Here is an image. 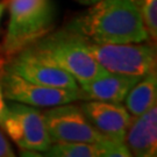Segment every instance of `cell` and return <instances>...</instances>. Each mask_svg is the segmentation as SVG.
Instances as JSON below:
<instances>
[{"label":"cell","mask_w":157,"mask_h":157,"mask_svg":"<svg viewBox=\"0 0 157 157\" xmlns=\"http://www.w3.org/2000/svg\"><path fill=\"white\" fill-rule=\"evenodd\" d=\"M67 29L94 43H140L148 40L135 0H101Z\"/></svg>","instance_id":"cell-1"},{"label":"cell","mask_w":157,"mask_h":157,"mask_svg":"<svg viewBox=\"0 0 157 157\" xmlns=\"http://www.w3.org/2000/svg\"><path fill=\"white\" fill-rule=\"evenodd\" d=\"M27 48L36 56L64 69L80 85L108 73L89 52L87 41L70 29L51 34Z\"/></svg>","instance_id":"cell-2"},{"label":"cell","mask_w":157,"mask_h":157,"mask_svg":"<svg viewBox=\"0 0 157 157\" xmlns=\"http://www.w3.org/2000/svg\"><path fill=\"white\" fill-rule=\"evenodd\" d=\"M55 11L50 0H11L10 22L2 50L17 54L49 32Z\"/></svg>","instance_id":"cell-3"},{"label":"cell","mask_w":157,"mask_h":157,"mask_svg":"<svg viewBox=\"0 0 157 157\" xmlns=\"http://www.w3.org/2000/svg\"><path fill=\"white\" fill-rule=\"evenodd\" d=\"M87 50L108 72L143 77L155 70L156 51L148 44L94 43L87 41Z\"/></svg>","instance_id":"cell-4"},{"label":"cell","mask_w":157,"mask_h":157,"mask_svg":"<svg viewBox=\"0 0 157 157\" xmlns=\"http://www.w3.org/2000/svg\"><path fill=\"white\" fill-rule=\"evenodd\" d=\"M6 133L20 148L47 151L51 144L47 132L44 115L22 102H8L7 115L1 124Z\"/></svg>","instance_id":"cell-5"},{"label":"cell","mask_w":157,"mask_h":157,"mask_svg":"<svg viewBox=\"0 0 157 157\" xmlns=\"http://www.w3.org/2000/svg\"><path fill=\"white\" fill-rule=\"evenodd\" d=\"M0 85L5 98L30 106H59L78 99V90H65L35 84L6 71L5 69L0 71Z\"/></svg>","instance_id":"cell-6"},{"label":"cell","mask_w":157,"mask_h":157,"mask_svg":"<svg viewBox=\"0 0 157 157\" xmlns=\"http://www.w3.org/2000/svg\"><path fill=\"white\" fill-rule=\"evenodd\" d=\"M55 107L44 114L47 132L52 142H86L101 141L102 135L86 119L80 107L67 105Z\"/></svg>","instance_id":"cell-7"},{"label":"cell","mask_w":157,"mask_h":157,"mask_svg":"<svg viewBox=\"0 0 157 157\" xmlns=\"http://www.w3.org/2000/svg\"><path fill=\"white\" fill-rule=\"evenodd\" d=\"M4 69L35 84L72 91L79 89L76 79L67 71L36 56L28 48L19 51V55L5 64Z\"/></svg>","instance_id":"cell-8"},{"label":"cell","mask_w":157,"mask_h":157,"mask_svg":"<svg viewBox=\"0 0 157 157\" xmlns=\"http://www.w3.org/2000/svg\"><path fill=\"white\" fill-rule=\"evenodd\" d=\"M82 112L92 126L112 140L124 142L132 117L121 102L93 100L80 106Z\"/></svg>","instance_id":"cell-9"},{"label":"cell","mask_w":157,"mask_h":157,"mask_svg":"<svg viewBox=\"0 0 157 157\" xmlns=\"http://www.w3.org/2000/svg\"><path fill=\"white\" fill-rule=\"evenodd\" d=\"M142 77L137 76L108 72L80 85L78 99L83 98L108 102H122L132 87Z\"/></svg>","instance_id":"cell-10"},{"label":"cell","mask_w":157,"mask_h":157,"mask_svg":"<svg viewBox=\"0 0 157 157\" xmlns=\"http://www.w3.org/2000/svg\"><path fill=\"white\" fill-rule=\"evenodd\" d=\"M129 151L139 157L156 156L157 151V107L154 105L148 111L130 120L124 136Z\"/></svg>","instance_id":"cell-11"},{"label":"cell","mask_w":157,"mask_h":157,"mask_svg":"<svg viewBox=\"0 0 157 157\" xmlns=\"http://www.w3.org/2000/svg\"><path fill=\"white\" fill-rule=\"evenodd\" d=\"M157 78L156 70L148 72L132 87L126 95V108L129 114L139 117L156 105Z\"/></svg>","instance_id":"cell-12"},{"label":"cell","mask_w":157,"mask_h":157,"mask_svg":"<svg viewBox=\"0 0 157 157\" xmlns=\"http://www.w3.org/2000/svg\"><path fill=\"white\" fill-rule=\"evenodd\" d=\"M47 156L55 157H97L99 156L98 142H58L49 147Z\"/></svg>","instance_id":"cell-13"},{"label":"cell","mask_w":157,"mask_h":157,"mask_svg":"<svg viewBox=\"0 0 157 157\" xmlns=\"http://www.w3.org/2000/svg\"><path fill=\"white\" fill-rule=\"evenodd\" d=\"M141 12L148 39L156 41L157 36V0H135Z\"/></svg>","instance_id":"cell-14"},{"label":"cell","mask_w":157,"mask_h":157,"mask_svg":"<svg viewBox=\"0 0 157 157\" xmlns=\"http://www.w3.org/2000/svg\"><path fill=\"white\" fill-rule=\"evenodd\" d=\"M99 147V156L106 157H130L132 152L129 151L128 147L124 142L112 140L109 137H104L101 141L98 142Z\"/></svg>","instance_id":"cell-15"},{"label":"cell","mask_w":157,"mask_h":157,"mask_svg":"<svg viewBox=\"0 0 157 157\" xmlns=\"http://www.w3.org/2000/svg\"><path fill=\"white\" fill-rule=\"evenodd\" d=\"M14 151L6 137L0 133V157H13Z\"/></svg>","instance_id":"cell-16"},{"label":"cell","mask_w":157,"mask_h":157,"mask_svg":"<svg viewBox=\"0 0 157 157\" xmlns=\"http://www.w3.org/2000/svg\"><path fill=\"white\" fill-rule=\"evenodd\" d=\"M7 115V104L4 100V93L1 90V85H0V126L2 124Z\"/></svg>","instance_id":"cell-17"},{"label":"cell","mask_w":157,"mask_h":157,"mask_svg":"<svg viewBox=\"0 0 157 157\" xmlns=\"http://www.w3.org/2000/svg\"><path fill=\"white\" fill-rule=\"evenodd\" d=\"M82 5H93L95 2H99L101 0H77Z\"/></svg>","instance_id":"cell-18"},{"label":"cell","mask_w":157,"mask_h":157,"mask_svg":"<svg viewBox=\"0 0 157 157\" xmlns=\"http://www.w3.org/2000/svg\"><path fill=\"white\" fill-rule=\"evenodd\" d=\"M6 4H7V1H1L0 2V20H1V17H2V13H4V10H5L6 7Z\"/></svg>","instance_id":"cell-19"},{"label":"cell","mask_w":157,"mask_h":157,"mask_svg":"<svg viewBox=\"0 0 157 157\" xmlns=\"http://www.w3.org/2000/svg\"><path fill=\"white\" fill-rule=\"evenodd\" d=\"M5 64H6L5 58H4V57L0 56V71H1L2 69H4V67H5Z\"/></svg>","instance_id":"cell-20"}]
</instances>
